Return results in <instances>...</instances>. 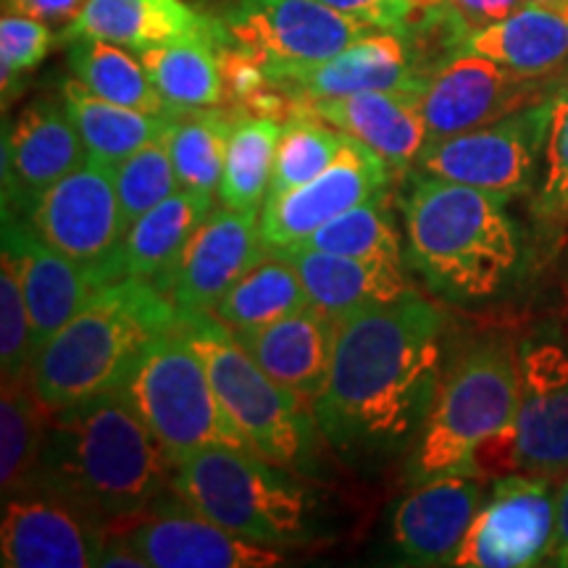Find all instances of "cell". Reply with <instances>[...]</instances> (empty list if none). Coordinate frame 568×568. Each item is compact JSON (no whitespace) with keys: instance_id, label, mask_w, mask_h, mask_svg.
Listing matches in <instances>:
<instances>
[{"instance_id":"277c9868","label":"cell","mask_w":568,"mask_h":568,"mask_svg":"<svg viewBox=\"0 0 568 568\" xmlns=\"http://www.w3.org/2000/svg\"><path fill=\"white\" fill-rule=\"evenodd\" d=\"M182 311L151 280L105 284L32 361V387L51 414L124 385L140 353L172 332Z\"/></svg>"},{"instance_id":"9a60e30c","label":"cell","mask_w":568,"mask_h":568,"mask_svg":"<svg viewBox=\"0 0 568 568\" xmlns=\"http://www.w3.org/2000/svg\"><path fill=\"white\" fill-rule=\"evenodd\" d=\"M389 172L372 148L345 134L335 161L314 180L287 193L266 195L261 209V234L268 253L293 251L339 213L387 193Z\"/></svg>"},{"instance_id":"8fae6325","label":"cell","mask_w":568,"mask_h":568,"mask_svg":"<svg viewBox=\"0 0 568 568\" xmlns=\"http://www.w3.org/2000/svg\"><path fill=\"white\" fill-rule=\"evenodd\" d=\"M219 21L230 45L253 55L272 84L329 61L376 30L322 0H237Z\"/></svg>"},{"instance_id":"9c48e42d","label":"cell","mask_w":568,"mask_h":568,"mask_svg":"<svg viewBox=\"0 0 568 568\" xmlns=\"http://www.w3.org/2000/svg\"><path fill=\"white\" fill-rule=\"evenodd\" d=\"M518 351V414L510 429L485 439L474 453L479 479L503 474H568V347L531 337Z\"/></svg>"},{"instance_id":"4fadbf2b","label":"cell","mask_w":568,"mask_h":568,"mask_svg":"<svg viewBox=\"0 0 568 568\" xmlns=\"http://www.w3.org/2000/svg\"><path fill=\"white\" fill-rule=\"evenodd\" d=\"M105 537L103 521L42 479L3 497L0 564L6 568L98 566Z\"/></svg>"},{"instance_id":"7a4b0ae2","label":"cell","mask_w":568,"mask_h":568,"mask_svg":"<svg viewBox=\"0 0 568 568\" xmlns=\"http://www.w3.org/2000/svg\"><path fill=\"white\" fill-rule=\"evenodd\" d=\"M109 529L172 493V460L122 389L53 414L38 477Z\"/></svg>"},{"instance_id":"b9f144b4","label":"cell","mask_w":568,"mask_h":568,"mask_svg":"<svg viewBox=\"0 0 568 568\" xmlns=\"http://www.w3.org/2000/svg\"><path fill=\"white\" fill-rule=\"evenodd\" d=\"M322 3L358 21H366L376 30H403L410 19V11L403 0H322Z\"/></svg>"},{"instance_id":"7dc6e473","label":"cell","mask_w":568,"mask_h":568,"mask_svg":"<svg viewBox=\"0 0 568 568\" xmlns=\"http://www.w3.org/2000/svg\"><path fill=\"white\" fill-rule=\"evenodd\" d=\"M403 3H406V9L410 13H426V11L443 9V6L450 3V0H403Z\"/></svg>"},{"instance_id":"e0dca14e","label":"cell","mask_w":568,"mask_h":568,"mask_svg":"<svg viewBox=\"0 0 568 568\" xmlns=\"http://www.w3.org/2000/svg\"><path fill=\"white\" fill-rule=\"evenodd\" d=\"M261 213L213 209L172 266L153 280L180 311H213L240 276L266 258Z\"/></svg>"},{"instance_id":"1f68e13d","label":"cell","mask_w":568,"mask_h":568,"mask_svg":"<svg viewBox=\"0 0 568 568\" xmlns=\"http://www.w3.org/2000/svg\"><path fill=\"white\" fill-rule=\"evenodd\" d=\"M305 305H311V297L293 261L282 253H268L232 284L213 314L232 332H247L280 322Z\"/></svg>"},{"instance_id":"e575fe53","label":"cell","mask_w":568,"mask_h":568,"mask_svg":"<svg viewBox=\"0 0 568 568\" xmlns=\"http://www.w3.org/2000/svg\"><path fill=\"white\" fill-rule=\"evenodd\" d=\"M282 126L284 124L274 119H255L247 113L234 126L222 184L216 193L226 209L261 213V203L266 201L268 184H272Z\"/></svg>"},{"instance_id":"7402d4cb","label":"cell","mask_w":568,"mask_h":568,"mask_svg":"<svg viewBox=\"0 0 568 568\" xmlns=\"http://www.w3.org/2000/svg\"><path fill=\"white\" fill-rule=\"evenodd\" d=\"M98 38L140 53L176 42L230 45L222 21L205 17L187 0H84L63 27L61 40Z\"/></svg>"},{"instance_id":"3957f363","label":"cell","mask_w":568,"mask_h":568,"mask_svg":"<svg viewBox=\"0 0 568 568\" xmlns=\"http://www.w3.org/2000/svg\"><path fill=\"white\" fill-rule=\"evenodd\" d=\"M510 197L422 174L403 201L414 272L450 301L500 293L518 266Z\"/></svg>"},{"instance_id":"8d00e7d4","label":"cell","mask_w":568,"mask_h":568,"mask_svg":"<svg viewBox=\"0 0 568 568\" xmlns=\"http://www.w3.org/2000/svg\"><path fill=\"white\" fill-rule=\"evenodd\" d=\"M345 142V132L316 116H293L282 126L280 142H276L274 174L268 184V195L287 193L301 187L322 174Z\"/></svg>"},{"instance_id":"c3c4849f","label":"cell","mask_w":568,"mask_h":568,"mask_svg":"<svg viewBox=\"0 0 568 568\" xmlns=\"http://www.w3.org/2000/svg\"><path fill=\"white\" fill-rule=\"evenodd\" d=\"M529 3H539V6H545V9H552V11L568 17V0H529Z\"/></svg>"},{"instance_id":"52a82bcc","label":"cell","mask_w":568,"mask_h":568,"mask_svg":"<svg viewBox=\"0 0 568 568\" xmlns=\"http://www.w3.org/2000/svg\"><path fill=\"white\" fill-rule=\"evenodd\" d=\"M180 326L209 368L219 400L266 460L308 474L316 464L314 408L274 382L213 311H182Z\"/></svg>"},{"instance_id":"836d02e7","label":"cell","mask_w":568,"mask_h":568,"mask_svg":"<svg viewBox=\"0 0 568 568\" xmlns=\"http://www.w3.org/2000/svg\"><path fill=\"white\" fill-rule=\"evenodd\" d=\"M53 414L34 393L32 376L3 382L0 393V489L3 497L38 477Z\"/></svg>"},{"instance_id":"ab89813d","label":"cell","mask_w":568,"mask_h":568,"mask_svg":"<svg viewBox=\"0 0 568 568\" xmlns=\"http://www.w3.org/2000/svg\"><path fill=\"white\" fill-rule=\"evenodd\" d=\"M552 116L542 153V180L535 195V216L548 224L568 219V67L552 84Z\"/></svg>"},{"instance_id":"d6986e66","label":"cell","mask_w":568,"mask_h":568,"mask_svg":"<svg viewBox=\"0 0 568 568\" xmlns=\"http://www.w3.org/2000/svg\"><path fill=\"white\" fill-rule=\"evenodd\" d=\"M3 247H11L19 258L21 287H24L32 322L34 355L61 326L80 314L98 290L124 280L119 268L82 264L42 243L30 230L27 219L11 211H3Z\"/></svg>"},{"instance_id":"4316f807","label":"cell","mask_w":568,"mask_h":568,"mask_svg":"<svg viewBox=\"0 0 568 568\" xmlns=\"http://www.w3.org/2000/svg\"><path fill=\"white\" fill-rule=\"evenodd\" d=\"M460 53H477L531 80H550L568 67V17L524 3L506 19L466 34Z\"/></svg>"},{"instance_id":"ba28073f","label":"cell","mask_w":568,"mask_h":568,"mask_svg":"<svg viewBox=\"0 0 568 568\" xmlns=\"http://www.w3.org/2000/svg\"><path fill=\"white\" fill-rule=\"evenodd\" d=\"M159 439L169 460L211 445L255 447L232 422L211 385L209 368L182 326L155 337L119 387Z\"/></svg>"},{"instance_id":"d4e9b609","label":"cell","mask_w":568,"mask_h":568,"mask_svg":"<svg viewBox=\"0 0 568 568\" xmlns=\"http://www.w3.org/2000/svg\"><path fill=\"white\" fill-rule=\"evenodd\" d=\"M234 335L255 364L282 387L293 389L308 403L324 393L335 358L337 322L322 308L305 305L280 322Z\"/></svg>"},{"instance_id":"f6af8a7d","label":"cell","mask_w":568,"mask_h":568,"mask_svg":"<svg viewBox=\"0 0 568 568\" xmlns=\"http://www.w3.org/2000/svg\"><path fill=\"white\" fill-rule=\"evenodd\" d=\"M548 566L568 568V474L558 479L556 487V542Z\"/></svg>"},{"instance_id":"f35d334b","label":"cell","mask_w":568,"mask_h":568,"mask_svg":"<svg viewBox=\"0 0 568 568\" xmlns=\"http://www.w3.org/2000/svg\"><path fill=\"white\" fill-rule=\"evenodd\" d=\"M32 322L21 287L19 258L11 247L0 255V368L3 382L24 379L32 372Z\"/></svg>"},{"instance_id":"ac0fdd59","label":"cell","mask_w":568,"mask_h":568,"mask_svg":"<svg viewBox=\"0 0 568 568\" xmlns=\"http://www.w3.org/2000/svg\"><path fill=\"white\" fill-rule=\"evenodd\" d=\"M556 77L531 80L477 53H458L429 77L422 116L429 140L477 130L550 95Z\"/></svg>"},{"instance_id":"7bdbcfd3","label":"cell","mask_w":568,"mask_h":568,"mask_svg":"<svg viewBox=\"0 0 568 568\" xmlns=\"http://www.w3.org/2000/svg\"><path fill=\"white\" fill-rule=\"evenodd\" d=\"M524 3H529V0H450L453 11L464 19L468 30H479V27L493 24L497 19H506Z\"/></svg>"},{"instance_id":"5b68a950","label":"cell","mask_w":568,"mask_h":568,"mask_svg":"<svg viewBox=\"0 0 568 568\" xmlns=\"http://www.w3.org/2000/svg\"><path fill=\"white\" fill-rule=\"evenodd\" d=\"M172 489L219 527L266 548L316 539L314 497L295 471L251 447L211 445L172 464Z\"/></svg>"},{"instance_id":"8992f818","label":"cell","mask_w":568,"mask_h":568,"mask_svg":"<svg viewBox=\"0 0 568 568\" xmlns=\"http://www.w3.org/2000/svg\"><path fill=\"white\" fill-rule=\"evenodd\" d=\"M518 351L489 337L468 345L443 368L439 385L416 437L410 481L445 474H474V453L485 439L514 426L518 414Z\"/></svg>"},{"instance_id":"ee69618b","label":"cell","mask_w":568,"mask_h":568,"mask_svg":"<svg viewBox=\"0 0 568 568\" xmlns=\"http://www.w3.org/2000/svg\"><path fill=\"white\" fill-rule=\"evenodd\" d=\"M84 6V0H3V11L24 13L42 21L74 19V13Z\"/></svg>"},{"instance_id":"d6a6232c","label":"cell","mask_w":568,"mask_h":568,"mask_svg":"<svg viewBox=\"0 0 568 568\" xmlns=\"http://www.w3.org/2000/svg\"><path fill=\"white\" fill-rule=\"evenodd\" d=\"M222 48L211 42H176L140 51L148 77L172 109H213L226 103Z\"/></svg>"},{"instance_id":"44dd1931","label":"cell","mask_w":568,"mask_h":568,"mask_svg":"<svg viewBox=\"0 0 568 568\" xmlns=\"http://www.w3.org/2000/svg\"><path fill=\"white\" fill-rule=\"evenodd\" d=\"M485 500L481 479L468 474H445L422 481L395 508V550L414 566H453Z\"/></svg>"},{"instance_id":"484cf974","label":"cell","mask_w":568,"mask_h":568,"mask_svg":"<svg viewBox=\"0 0 568 568\" xmlns=\"http://www.w3.org/2000/svg\"><path fill=\"white\" fill-rule=\"evenodd\" d=\"M282 255H287L301 274L311 305L322 308L335 322L361 308L393 303L414 290L406 264L351 258L311 247H293Z\"/></svg>"},{"instance_id":"74e56055","label":"cell","mask_w":568,"mask_h":568,"mask_svg":"<svg viewBox=\"0 0 568 568\" xmlns=\"http://www.w3.org/2000/svg\"><path fill=\"white\" fill-rule=\"evenodd\" d=\"M113 180H116L119 203H122V216L126 230L138 222L142 213L166 201L182 187L180 176L174 172L172 153H169L166 134L159 140L148 142L130 159L113 166Z\"/></svg>"},{"instance_id":"603a6c76","label":"cell","mask_w":568,"mask_h":568,"mask_svg":"<svg viewBox=\"0 0 568 568\" xmlns=\"http://www.w3.org/2000/svg\"><path fill=\"white\" fill-rule=\"evenodd\" d=\"M295 116H316L351 134L379 155L393 172L416 166L429 140L422 116V92L374 90L343 98H295Z\"/></svg>"},{"instance_id":"83f0119b","label":"cell","mask_w":568,"mask_h":568,"mask_svg":"<svg viewBox=\"0 0 568 568\" xmlns=\"http://www.w3.org/2000/svg\"><path fill=\"white\" fill-rule=\"evenodd\" d=\"M61 98L74 119L84 148H88V159L109 163V166H119L148 142L163 138L174 116V113L155 116V113L111 103L90 92L74 77L61 82Z\"/></svg>"},{"instance_id":"7c38bea8","label":"cell","mask_w":568,"mask_h":568,"mask_svg":"<svg viewBox=\"0 0 568 568\" xmlns=\"http://www.w3.org/2000/svg\"><path fill=\"white\" fill-rule=\"evenodd\" d=\"M42 243L92 266L122 268L126 224L119 203L113 166L84 161L80 169L34 195L24 213Z\"/></svg>"},{"instance_id":"6da1fadb","label":"cell","mask_w":568,"mask_h":568,"mask_svg":"<svg viewBox=\"0 0 568 568\" xmlns=\"http://www.w3.org/2000/svg\"><path fill=\"white\" fill-rule=\"evenodd\" d=\"M443 326L416 290L337 318L329 382L311 408L339 458L376 464L418 437L443 376Z\"/></svg>"},{"instance_id":"d590c367","label":"cell","mask_w":568,"mask_h":568,"mask_svg":"<svg viewBox=\"0 0 568 568\" xmlns=\"http://www.w3.org/2000/svg\"><path fill=\"white\" fill-rule=\"evenodd\" d=\"M297 247L324 251L335 255H351L364 261H387L403 264V247L397 237L393 213L387 205V193L339 213L337 219L311 232Z\"/></svg>"},{"instance_id":"30bf717a","label":"cell","mask_w":568,"mask_h":568,"mask_svg":"<svg viewBox=\"0 0 568 568\" xmlns=\"http://www.w3.org/2000/svg\"><path fill=\"white\" fill-rule=\"evenodd\" d=\"M552 92V90H550ZM552 116V95L450 138L426 140L416 169L426 176L516 197L537 180Z\"/></svg>"},{"instance_id":"ffe728a7","label":"cell","mask_w":568,"mask_h":568,"mask_svg":"<svg viewBox=\"0 0 568 568\" xmlns=\"http://www.w3.org/2000/svg\"><path fill=\"white\" fill-rule=\"evenodd\" d=\"M88 161L63 98H38L3 130V211L24 216L34 195Z\"/></svg>"},{"instance_id":"60d3db41","label":"cell","mask_w":568,"mask_h":568,"mask_svg":"<svg viewBox=\"0 0 568 568\" xmlns=\"http://www.w3.org/2000/svg\"><path fill=\"white\" fill-rule=\"evenodd\" d=\"M53 48V32L48 21L3 11L0 19V80H3V103L19 92V84L30 71L45 61Z\"/></svg>"},{"instance_id":"cb8c5ba5","label":"cell","mask_w":568,"mask_h":568,"mask_svg":"<svg viewBox=\"0 0 568 568\" xmlns=\"http://www.w3.org/2000/svg\"><path fill=\"white\" fill-rule=\"evenodd\" d=\"M429 74L418 67L410 38L400 30H374L353 40L329 61L295 71L274 84L293 98H343L374 90L424 92Z\"/></svg>"},{"instance_id":"bcb514c9","label":"cell","mask_w":568,"mask_h":568,"mask_svg":"<svg viewBox=\"0 0 568 568\" xmlns=\"http://www.w3.org/2000/svg\"><path fill=\"white\" fill-rule=\"evenodd\" d=\"M98 566H105V568H113V566L148 568L145 558L140 556L138 548H134L130 539L119 535V531H109V537H105V545H103V552H101V560H98Z\"/></svg>"},{"instance_id":"4dcf8cb0","label":"cell","mask_w":568,"mask_h":568,"mask_svg":"<svg viewBox=\"0 0 568 568\" xmlns=\"http://www.w3.org/2000/svg\"><path fill=\"white\" fill-rule=\"evenodd\" d=\"M243 109H182L172 116L166 145L182 187L216 195L222 184L226 151Z\"/></svg>"},{"instance_id":"5bb4252c","label":"cell","mask_w":568,"mask_h":568,"mask_svg":"<svg viewBox=\"0 0 568 568\" xmlns=\"http://www.w3.org/2000/svg\"><path fill=\"white\" fill-rule=\"evenodd\" d=\"M556 542V489L537 474H503L466 531L460 568H529L548 564Z\"/></svg>"},{"instance_id":"f546056e","label":"cell","mask_w":568,"mask_h":568,"mask_svg":"<svg viewBox=\"0 0 568 568\" xmlns=\"http://www.w3.org/2000/svg\"><path fill=\"white\" fill-rule=\"evenodd\" d=\"M69 69L77 82L105 101L138 109L155 116H172V109L155 90V84L142 67L140 55L116 42L98 40V38H80L67 42Z\"/></svg>"},{"instance_id":"2e32d148","label":"cell","mask_w":568,"mask_h":568,"mask_svg":"<svg viewBox=\"0 0 568 568\" xmlns=\"http://www.w3.org/2000/svg\"><path fill=\"white\" fill-rule=\"evenodd\" d=\"M130 539L148 568H272L282 552L251 542L169 493L132 521L109 529Z\"/></svg>"},{"instance_id":"f1b7e54d","label":"cell","mask_w":568,"mask_h":568,"mask_svg":"<svg viewBox=\"0 0 568 568\" xmlns=\"http://www.w3.org/2000/svg\"><path fill=\"white\" fill-rule=\"evenodd\" d=\"M213 197L201 190L180 187L174 195L142 213L126 232L122 245L124 276L140 280H159L176 255L193 237V232L203 224V219L213 211Z\"/></svg>"}]
</instances>
